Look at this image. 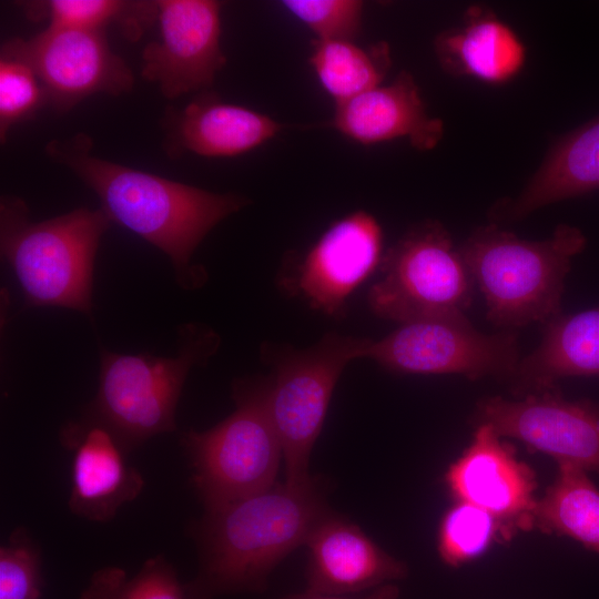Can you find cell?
<instances>
[{
	"label": "cell",
	"instance_id": "f1b7e54d",
	"mask_svg": "<svg viewBox=\"0 0 599 599\" xmlns=\"http://www.w3.org/2000/svg\"><path fill=\"white\" fill-rule=\"evenodd\" d=\"M42 585L40 550L19 527L0 548V599H40Z\"/></svg>",
	"mask_w": 599,
	"mask_h": 599
},
{
	"label": "cell",
	"instance_id": "8992f818",
	"mask_svg": "<svg viewBox=\"0 0 599 599\" xmlns=\"http://www.w3.org/2000/svg\"><path fill=\"white\" fill-rule=\"evenodd\" d=\"M267 378L237 380L235 410L210 429L183 434L192 480L206 511L272 487L281 444L266 404Z\"/></svg>",
	"mask_w": 599,
	"mask_h": 599
},
{
	"label": "cell",
	"instance_id": "ac0fdd59",
	"mask_svg": "<svg viewBox=\"0 0 599 599\" xmlns=\"http://www.w3.org/2000/svg\"><path fill=\"white\" fill-rule=\"evenodd\" d=\"M282 129L264 113L206 93L172 114L166 145L173 154L189 151L205 158H231L263 145Z\"/></svg>",
	"mask_w": 599,
	"mask_h": 599
},
{
	"label": "cell",
	"instance_id": "83f0119b",
	"mask_svg": "<svg viewBox=\"0 0 599 599\" xmlns=\"http://www.w3.org/2000/svg\"><path fill=\"white\" fill-rule=\"evenodd\" d=\"M281 4L319 41H355L362 30L358 0H284Z\"/></svg>",
	"mask_w": 599,
	"mask_h": 599
},
{
	"label": "cell",
	"instance_id": "2e32d148",
	"mask_svg": "<svg viewBox=\"0 0 599 599\" xmlns=\"http://www.w3.org/2000/svg\"><path fill=\"white\" fill-rule=\"evenodd\" d=\"M61 443L72 451V488L69 507L92 521L110 520L119 508L141 493L144 481L129 465L125 449L99 425L70 422L60 432Z\"/></svg>",
	"mask_w": 599,
	"mask_h": 599
},
{
	"label": "cell",
	"instance_id": "603a6c76",
	"mask_svg": "<svg viewBox=\"0 0 599 599\" xmlns=\"http://www.w3.org/2000/svg\"><path fill=\"white\" fill-rule=\"evenodd\" d=\"M309 63L337 105L382 84L390 68V51L384 41L363 48L355 41L315 40Z\"/></svg>",
	"mask_w": 599,
	"mask_h": 599
},
{
	"label": "cell",
	"instance_id": "7402d4cb",
	"mask_svg": "<svg viewBox=\"0 0 599 599\" xmlns=\"http://www.w3.org/2000/svg\"><path fill=\"white\" fill-rule=\"evenodd\" d=\"M534 527L599 554V489L586 470L558 465L555 480L537 500Z\"/></svg>",
	"mask_w": 599,
	"mask_h": 599
},
{
	"label": "cell",
	"instance_id": "30bf717a",
	"mask_svg": "<svg viewBox=\"0 0 599 599\" xmlns=\"http://www.w3.org/2000/svg\"><path fill=\"white\" fill-rule=\"evenodd\" d=\"M2 47L31 65L58 112L70 111L92 94L128 93L134 84L131 69L111 50L104 30L48 26L28 40L11 39Z\"/></svg>",
	"mask_w": 599,
	"mask_h": 599
},
{
	"label": "cell",
	"instance_id": "4316f807",
	"mask_svg": "<svg viewBox=\"0 0 599 599\" xmlns=\"http://www.w3.org/2000/svg\"><path fill=\"white\" fill-rule=\"evenodd\" d=\"M44 103H49L47 92L31 65L18 54L1 47V142H6L8 132L14 124L29 119Z\"/></svg>",
	"mask_w": 599,
	"mask_h": 599
},
{
	"label": "cell",
	"instance_id": "7c38bea8",
	"mask_svg": "<svg viewBox=\"0 0 599 599\" xmlns=\"http://www.w3.org/2000/svg\"><path fill=\"white\" fill-rule=\"evenodd\" d=\"M160 39L142 53V77L175 99L209 88L226 58L221 8L213 0H156Z\"/></svg>",
	"mask_w": 599,
	"mask_h": 599
},
{
	"label": "cell",
	"instance_id": "5b68a950",
	"mask_svg": "<svg viewBox=\"0 0 599 599\" xmlns=\"http://www.w3.org/2000/svg\"><path fill=\"white\" fill-rule=\"evenodd\" d=\"M173 357L119 354L100 348L99 388L79 419L109 430L125 451L163 433L174 432L175 410L186 377L216 352L220 339L210 327H179Z\"/></svg>",
	"mask_w": 599,
	"mask_h": 599
},
{
	"label": "cell",
	"instance_id": "8fae6325",
	"mask_svg": "<svg viewBox=\"0 0 599 599\" xmlns=\"http://www.w3.org/2000/svg\"><path fill=\"white\" fill-rule=\"evenodd\" d=\"M474 417L477 425H490L500 437L521 440L558 465L599 473L598 403L567 400L549 388L520 400L485 398Z\"/></svg>",
	"mask_w": 599,
	"mask_h": 599
},
{
	"label": "cell",
	"instance_id": "44dd1931",
	"mask_svg": "<svg viewBox=\"0 0 599 599\" xmlns=\"http://www.w3.org/2000/svg\"><path fill=\"white\" fill-rule=\"evenodd\" d=\"M571 376L599 377V307L548 322L539 346L519 361L509 379L515 392L530 394Z\"/></svg>",
	"mask_w": 599,
	"mask_h": 599
},
{
	"label": "cell",
	"instance_id": "9c48e42d",
	"mask_svg": "<svg viewBox=\"0 0 599 599\" xmlns=\"http://www.w3.org/2000/svg\"><path fill=\"white\" fill-rule=\"evenodd\" d=\"M363 358L396 373L460 374L470 379L510 378L520 361L516 333L484 334L465 314L400 324L382 339H369Z\"/></svg>",
	"mask_w": 599,
	"mask_h": 599
},
{
	"label": "cell",
	"instance_id": "ba28073f",
	"mask_svg": "<svg viewBox=\"0 0 599 599\" xmlns=\"http://www.w3.org/2000/svg\"><path fill=\"white\" fill-rule=\"evenodd\" d=\"M378 268L380 277L367 297L378 317L404 324L464 314L471 304L475 282L449 233L436 221L408 231Z\"/></svg>",
	"mask_w": 599,
	"mask_h": 599
},
{
	"label": "cell",
	"instance_id": "484cf974",
	"mask_svg": "<svg viewBox=\"0 0 599 599\" xmlns=\"http://www.w3.org/2000/svg\"><path fill=\"white\" fill-rule=\"evenodd\" d=\"M499 521L488 511L465 501H458L444 515L438 530L437 548L441 560L459 567L480 557L496 534Z\"/></svg>",
	"mask_w": 599,
	"mask_h": 599
},
{
	"label": "cell",
	"instance_id": "9a60e30c",
	"mask_svg": "<svg viewBox=\"0 0 599 599\" xmlns=\"http://www.w3.org/2000/svg\"><path fill=\"white\" fill-rule=\"evenodd\" d=\"M306 592L338 596L407 576L406 564L384 551L357 525L332 514L309 535Z\"/></svg>",
	"mask_w": 599,
	"mask_h": 599
},
{
	"label": "cell",
	"instance_id": "5bb4252c",
	"mask_svg": "<svg viewBox=\"0 0 599 599\" xmlns=\"http://www.w3.org/2000/svg\"><path fill=\"white\" fill-rule=\"evenodd\" d=\"M445 481L459 501L491 514L502 534L534 527L535 474L490 425H477L471 444L449 466Z\"/></svg>",
	"mask_w": 599,
	"mask_h": 599
},
{
	"label": "cell",
	"instance_id": "ffe728a7",
	"mask_svg": "<svg viewBox=\"0 0 599 599\" xmlns=\"http://www.w3.org/2000/svg\"><path fill=\"white\" fill-rule=\"evenodd\" d=\"M599 190V116L559 139L512 201L494 219L517 221L545 205Z\"/></svg>",
	"mask_w": 599,
	"mask_h": 599
},
{
	"label": "cell",
	"instance_id": "d6986e66",
	"mask_svg": "<svg viewBox=\"0 0 599 599\" xmlns=\"http://www.w3.org/2000/svg\"><path fill=\"white\" fill-rule=\"evenodd\" d=\"M441 69L454 77H473L491 84L511 80L522 69L526 48L491 11L468 8L461 27L441 31L434 40Z\"/></svg>",
	"mask_w": 599,
	"mask_h": 599
},
{
	"label": "cell",
	"instance_id": "4fadbf2b",
	"mask_svg": "<svg viewBox=\"0 0 599 599\" xmlns=\"http://www.w3.org/2000/svg\"><path fill=\"white\" fill-rule=\"evenodd\" d=\"M383 231L357 210L333 222L309 247L291 278L292 290L331 317L345 314L347 301L382 262Z\"/></svg>",
	"mask_w": 599,
	"mask_h": 599
},
{
	"label": "cell",
	"instance_id": "3957f363",
	"mask_svg": "<svg viewBox=\"0 0 599 599\" xmlns=\"http://www.w3.org/2000/svg\"><path fill=\"white\" fill-rule=\"evenodd\" d=\"M112 222L100 207H80L33 222L24 201L0 202L1 255L12 270L26 307H62L92 315L94 261Z\"/></svg>",
	"mask_w": 599,
	"mask_h": 599
},
{
	"label": "cell",
	"instance_id": "7a4b0ae2",
	"mask_svg": "<svg viewBox=\"0 0 599 599\" xmlns=\"http://www.w3.org/2000/svg\"><path fill=\"white\" fill-rule=\"evenodd\" d=\"M333 514L325 485L272 487L206 511L199 531L200 569L185 585L189 599L262 591L272 570Z\"/></svg>",
	"mask_w": 599,
	"mask_h": 599
},
{
	"label": "cell",
	"instance_id": "f546056e",
	"mask_svg": "<svg viewBox=\"0 0 599 599\" xmlns=\"http://www.w3.org/2000/svg\"><path fill=\"white\" fill-rule=\"evenodd\" d=\"M398 597H399L398 587L394 583L388 582L377 588H374V590L368 596L362 599H398ZM281 599H347V598H341V597L327 596V595H316V593H309L305 591L298 595H290Z\"/></svg>",
	"mask_w": 599,
	"mask_h": 599
},
{
	"label": "cell",
	"instance_id": "52a82bcc",
	"mask_svg": "<svg viewBox=\"0 0 599 599\" xmlns=\"http://www.w3.org/2000/svg\"><path fill=\"white\" fill-rule=\"evenodd\" d=\"M370 338L327 333L314 345L271 353L266 404L285 464V484H309V455L344 368L363 358Z\"/></svg>",
	"mask_w": 599,
	"mask_h": 599
},
{
	"label": "cell",
	"instance_id": "6da1fadb",
	"mask_svg": "<svg viewBox=\"0 0 599 599\" xmlns=\"http://www.w3.org/2000/svg\"><path fill=\"white\" fill-rule=\"evenodd\" d=\"M85 133L47 145L48 155L69 167L99 196L111 222L166 254L176 283L194 290L206 281L191 264L196 247L221 221L250 201L235 193H215L91 155Z\"/></svg>",
	"mask_w": 599,
	"mask_h": 599
},
{
	"label": "cell",
	"instance_id": "d4e9b609",
	"mask_svg": "<svg viewBox=\"0 0 599 599\" xmlns=\"http://www.w3.org/2000/svg\"><path fill=\"white\" fill-rule=\"evenodd\" d=\"M80 599H189L185 585L161 556L146 560L132 577L118 567L97 570Z\"/></svg>",
	"mask_w": 599,
	"mask_h": 599
},
{
	"label": "cell",
	"instance_id": "e0dca14e",
	"mask_svg": "<svg viewBox=\"0 0 599 599\" xmlns=\"http://www.w3.org/2000/svg\"><path fill=\"white\" fill-rule=\"evenodd\" d=\"M332 126L364 145L407 139L420 151L434 149L444 135L443 121L428 114L414 77L405 70L389 84L335 105Z\"/></svg>",
	"mask_w": 599,
	"mask_h": 599
},
{
	"label": "cell",
	"instance_id": "277c9868",
	"mask_svg": "<svg viewBox=\"0 0 599 599\" xmlns=\"http://www.w3.org/2000/svg\"><path fill=\"white\" fill-rule=\"evenodd\" d=\"M586 243L579 229L566 224L544 241L491 224L475 230L459 252L485 297L488 321L510 331L560 315L571 260Z\"/></svg>",
	"mask_w": 599,
	"mask_h": 599
},
{
	"label": "cell",
	"instance_id": "cb8c5ba5",
	"mask_svg": "<svg viewBox=\"0 0 599 599\" xmlns=\"http://www.w3.org/2000/svg\"><path fill=\"white\" fill-rule=\"evenodd\" d=\"M23 8L30 19H48L49 26L105 31L115 23L131 41L158 20L156 1L50 0L23 2Z\"/></svg>",
	"mask_w": 599,
	"mask_h": 599
}]
</instances>
